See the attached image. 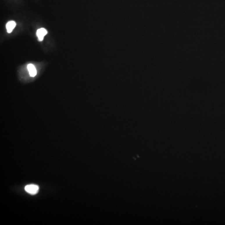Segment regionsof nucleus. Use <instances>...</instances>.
Wrapping results in <instances>:
<instances>
[{
	"mask_svg": "<svg viewBox=\"0 0 225 225\" xmlns=\"http://www.w3.org/2000/svg\"><path fill=\"white\" fill-rule=\"evenodd\" d=\"M39 189L38 185L33 184L28 185L25 187V191L32 195L37 194L39 191Z\"/></svg>",
	"mask_w": 225,
	"mask_h": 225,
	"instance_id": "f257e3e1",
	"label": "nucleus"
},
{
	"mask_svg": "<svg viewBox=\"0 0 225 225\" xmlns=\"http://www.w3.org/2000/svg\"><path fill=\"white\" fill-rule=\"evenodd\" d=\"M48 33L47 30L44 28H41L38 30L36 35L38 37V40L40 41H43L44 37Z\"/></svg>",
	"mask_w": 225,
	"mask_h": 225,
	"instance_id": "f03ea898",
	"label": "nucleus"
},
{
	"mask_svg": "<svg viewBox=\"0 0 225 225\" xmlns=\"http://www.w3.org/2000/svg\"><path fill=\"white\" fill-rule=\"evenodd\" d=\"M27 69L31 76L34 77L37 74V71L33 64H29L27 66Z\"/></svg>",
	"mask_w": 225,
	"mask_h": 225,
	"instance_id": "7ed1b4c3",
	"label": "nucleus"
},
{
	"mask_svg": "<svg viewBox=\"0 0 225 225\" xmlns=\"http://www.w3.org/2000/svg\"><path fill=\"white\" fill-rule=\"evenodd\" d=\"M16 26V22H14V21H10V22H8L6 25L7 32L8 33H10L12 32V30L15 28Z\"/></svg>",
	"mask_w": 225,
	"mask_h": 225,
	"instance_id": "20e7f679",
	"label": "nucleus"
}]
</instances>
